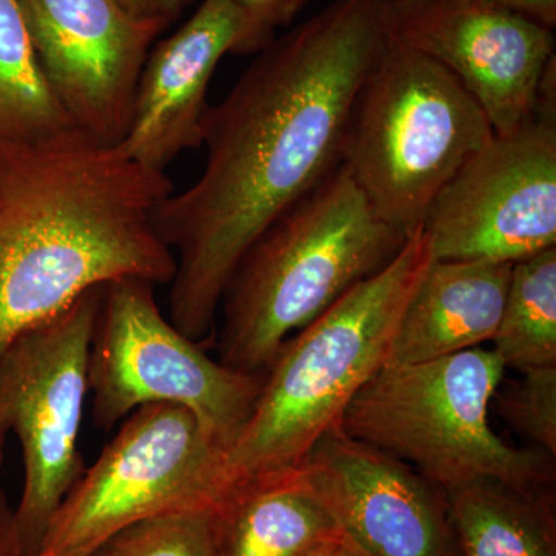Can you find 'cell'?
Wrapping results in <instances>:
<instances>
[{
    "label": "cell",
    "instance_id": "6da1fadb",
    "mask_svg": "<svg viewBox=\"0 0 556 556\" xmlns=\"http://www.w3.org/2000/svg\"><path fill=\"white\" fill-rule=\"evenodd\" d=\"M391 0H331L255 54L208 108L206 166L155 212L177 269L170 321L200 342L247 249L343 164L358 91L390 46Z\"/></svg>",
    "mask_w": 556,
    "mask_h": 556
},
{
    "label": "cell",
    "instance_id": "7a4b0ae2",
    "mask_svg": "<svg viewBox=\"0 0 556 556\" xmlns=\"http://www.w3.org/2000/svg\"><path fill=\"white\" fill-rule=\"evenodd\" d=\"M174 182L72 127L0 146V357L90 289L177 269L155 212Z\"/></svg>",
    "mask_w": 556,
    "mask_h": 556
},
{
    "label": "cell",
    "instance_id": "3957f363",
    "mask_svg": "<svg viewBox=\"0 0 556 556\" xmlns=\"http://www.w3.org/2000/svg\"><path fill=\"white\" fill-rule=\"evenodd\" d=\"M433 260L430 233L417 229L386 268L283 343L247 427L223 456L226 490L292 470L340 426L358 390L387 364L402 314Z\"/></svg>",
    "mask_w": 556,
    "mask_h": 556
},
{
    "label": "cell",
    "instance_id": "277c9868",
    "mask_svg": "<svg viewBox=\"0 0 556 556\" xmlns=\"http://www.w3.org/2000/svg\"><path fill=\"white\" fill-rule=\"evenodd\" d=\"M407 240L340 166L270 223L237 263L219 302L218 361L265 372L292 334L386 268Z\"/></svg>",
    "mask_w": 556,
    "mask_h": 556
},
{
    "label": "cell",
    "instance_id": "5b68a950",
    "mask_svg": "<svg viewBox=\"0 0 556 556\" xmlns=\"http://www.w3.org/2000/svg\"><path fill=\"white\" fill-rule=\"evenodd\" d=\"M504 375L495 351L482 346L419 364H386L358 390L339 427L447 492L482 479L522 492L555 489L554 456L514 447L490 426Z\"/></svg>",
    "mask_w": 556,
    "mask_h": 556
},
{
    "label": "cell",
    "instance_id": "8992f818",
    "mask_svg": "<svg viewBox=\"0 0 556 556\" xmlns=\"http://www.w3.org/2000/svg\"><path fill=\"white\" fill-rule=\"evenodd\" d=\"M493 138L484 110L456 76L391 40L358 91L342 166L376 214L409 237Z\"/></svg>",
    "mask_w": 556,
    "mask_h": 556
},
{
    "label": "cell",
    "instance_id": "52a82bcc",
    "mask_svg": "<svg viewBox=\"0 0 556 556\" xmlns=\"http://www.w3.org/2000/svg\"><path fill=\"white\" fill-rule=\"evenodd\" d=\"M155 287L135 277L102 287L89 357L94 424L110 430L144 405H177L226 453L254 412L265 372L236 371L208 357L164 318Z\"/></svg>",
    "mask_w": 556,
    "mask_h": 556
},
{
    "label": "cell",
    "instance_id": "ba28073f",
    "mask_svg": "<svg viewBox=\"0 0 556 556\" xmlns=\"http://www.w3.org/2000/svg\"><path fill=\"white\" fill-rule=\"evenodd\" d=\"M102 287L22 332L0 357V464L7 437L20 439L24 489L13 526L24 556H38L54 515L83 477L80 424Z\"/></svg>",
    "mask_w": 556,
    "mask_h": 556
},
{
    "label": "cell",
    "instance_id": "9c48e42d",
    "mask_svg": "<svg viewBox=\"0 0 556 556\" xmlns=\"http://www.w3.org/2000/svg\"><path fill=\"white\" fill-rule=\"evenodd\" d=\"M223 456L189 409H135L65 496L38 556H90L144 519L214 510L228 493Z\"/></svg>",
    "mask_w": 556,
    "mask_h": 556
},
{
    "label": "cell",
    "instance_id": "30bf717a",
    "mask_svg": "<svg viewBox=\"0 0 556 556\" xmlns=\"http://www.w3.org/2000/svg\"><path fill=\"white\" fill-rule=\"evenodd\" d=\"M424 228L437 260L514 265L556 247V60L532 118L495 135L450 179Z\"/></svg>",
    "mask_w": 556,
    "mask_h": 556
},
{
    "label": "cell",
    "instance_id": "8fae6325",
    "mask_svg": "<svg viewBox=\"0 0 556 556\" xmlns=\"http://www.w3.org/2000/svg\"><path fill=\"white\" fill-rule=\"evenodd\" d=\"M393 42L447 68L484 110L495 135L532 118L555 60L554 31L493 0H391Z\"/></svg>",
    "mask_w": 556,
    "mask_h": 556
},
{
    "label": "cell",
    "instance_id": "7c38bea8",
    "mask_svg": "<svg viewBox=\"0 0 556 556\" xmlns=\"http://www.w3.org/2000/svg\"><path fill=\"white\" fill-rule=\"evenodd\" d=\"M295 468L340 532L368 556H460L447 490L396 456L338 426Z\"/></svg>",
    "mask_w": 556,
    "mask_h": 556
},
{
    "label": "cell",
    "instance_id": "4fadbf2b",
    "mask_svg": "<svg viewBox=\"0 0 556 556\" xmlns=\"http://www.w3.org/2000/svg\"><path fill=\"white\" fill-rule=\"evenodd\" d=\"M43 76L73 126L126 137L144 62L163 30L115 0H17Z\"/></svg>",
    "mask_w": 556,
    "mask_h": 556
},
{
    "label": "cell",
    "instance_id": "5bb4252c",
    "mask_svg": "<svg viewBox=\"0 0 556 556\" xmlns=\"http://www.w3.org/2000/svg\"><path fill=\"white\" fill-rule=\"evenodd\" d=\"M228 53H257L248 20L228 0H203L174 35L153 43L121 149L141 166L166 172L182 152L201 148L208 84Z\"/></svg>",
    "mask_w": 556,
    "mask_h": 556
},
{
    "label": "cell",
    "instance_id": "9a60e30c",
    "mask_svg": "<svg viewBox=\"0 0 556 556\" xmlns=\"http://www.w3.org/2000/svg\"><path fill=\"white\" fill-rule=\"evenodd\" d=\"M511 266L434 258L402 314L387 364H419L492 342Z\"/></svg>",
    "mask_w": 556,
    "mask_h": 556
},
{
    "label": "cell",
    "instance_id": "2e32d148",
    "mask_svg": "<svg viewBox=\"0 0 556 556\" xmlns=\"http://www.w3.org/2000/svg\"><path fill=\"white\" fill-rule=\"evenodd\" d=\"M212 530L217 556H306L342 535L298 468L230 486Z\"/></svg>",
    "mask_w": 556,
    "mask_h": 556
},
{
    "label": "cell",
    "instance_id": "e0dca14e",
    "mask_svg": "<svg viewBox=\"0 0 556 556\" xmlns=\"http://www.w3.org/2000/svg\"><path fill=\"white\" fill-rule=\"evenodd\" d=\"M447 493L460 556H556L555 489L482 479Z\"/></svg>",
    "mask_w": 556,
    "mask_h": 556
},
{
    "label": "cell",
    "instance_id": "ac0fdd59",
    "mask_svg": "<svg viewBox=\"0 0 556 556\" xmlns=\"http://www.w3.org/2000/svg\"><path fill=\"white\" fill-rule=\"evenodd\" d=\"M50 89L17 0H0V146L35 142L72 129Z\"/></svg>",
    "mask_w": 556,
    "mask_h": 556
},
{
    "label": "cell",
    "instance_id": "d6986e66",
    "mask_svg": "<svg viewBox=\"0 0 556 556\" xmlns=\"http://www.w3.org/2000/svg\"><path fill=\"white\" fill-rule=\"evenodd\" d=\"M492 343L506 369L556 367V247L511 266Z\"/></svg>",
    "mask_w": 556,
    "mask_h": 556
},
{
    "label": "cell",
    "instance_id": "ffe728a7",
    "mask_svg": "<svg viewBox=\"0 0 556 556\" xmlns=\"http://www.w3.org/2000/svg\"><path fill=\"white\" fill-rule=\"evenodd\" d=\"M90 556H217L212 510L144 519L121 530Z\"/></svg>",
    "mask_w": 556,
    "mask_h": 556
},
{
    "label": "cell",
    "instance_id": "44dd1931",
    "mask_svg": "<svg viewBox=\"0 0 556 556\" xmlns=\"http://www.w3.org/2000/svg\"><path fill=\"white\" fill-rule=\"evenodd\" d=\"M493 401L497 413L518 433L556 457V367L527 369Z\"/></svg>",
    "mask_w": 556,
    "mask_h": 556
},
{
    "label": "cell",
    "instance_id": "7402d4cb",
    "mask_svg": "<svg viewBox=\"0 0 556 556\" xmlns=\"http://www.w3.org/2000/svg\"><path fill=\"white\" fill-rule=\"evenodd\" d=\"M248 20L255 51H262L276 39L277 30L289 27L308 5L309 0H228ZM255 53V54H257Z\"/></svg>",
    "mask_w": 556,
    "mask_h": 556
},
{
    "label": "cell",
    "instance_id": "603a6c76",
    "mask_svg": "<svg viewBox=\"0 0 556 556\" xmlns=\"http://www.w3.org/2000/svg\"><path fill=\"white\" fill-rule=\"evenodd\" d=\"M135 20L166 31L195 3V0H115Z\"/></svg>",
    "mask_w": 556,
    "mask_h": 556
},
{
    "label": "cell",
    "instance_id": "cb8c5ba5",
    "mask_svg": "<svg viewBox=\"0 0 556 556\" xmlns=\"http://www.w3.org/2000/svg\"><path fill=\"white\" fill-rule=\"evenodd\" d=\"M519 16L536 22L548 30L556 27V0H493Z\"/></svg>",
    "mask_w": 556,
    "mask_h": 556
},
{
    "label": "cell",
    "instance_id": "d4e9b609",
    "mask_svg": "<svg viewBox=\"0 0 556 556\" xmlns=\"http://www.w3.org/2000/svg\"><path fill=\"white\" fill-rule=\"evenodd\" d=\"M0 556H24L13 526V507L9 497L0 489Z\"/></svg>",
    "mask_w": 556,
    "mask_h": 556
},
{
    "label": "cell",
    "instance_id": "484cf974",
    "mask_svg": "<svg viewBox=\"0 0 556 556\" xmlns=\"http://www.w3.org/2000/svg\"><path fill=\"white\" fill-rule=\"evenodd\" d=\"M306 556H368L364 551H361L353 543V541L348 540L345 535H339L334 538V540L329 541V543L324 544V546L316 548V551L311 552L309 555Z\"/></svg>",
    "mask_w": 556,
    "mask_h": 556
}]
</instances>
